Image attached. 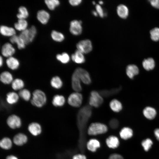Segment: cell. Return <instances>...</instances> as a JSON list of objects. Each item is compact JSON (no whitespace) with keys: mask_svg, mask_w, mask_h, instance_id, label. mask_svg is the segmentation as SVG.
I'll return each instance as SVG.
<instances>
[{"mask_svg":"<svg viewBox=\"0 0 159 159\" xmlns=\"http://www.w3.org/2000/svg\"><path fill=\"white\" fill-rule=\"evenodd\" d=\"M143 68L147 71L153 69L155 66V62L154 59L151 57L144 60L142 62Z\"/></svg>","mask_w":159,"mask_h":159,"instance_id":"30","label":"cell"},{"mask_svg":"<svg viewBox=\"0 0 159 159\" xmlns=\"http://www.w3.org/2000/svg\"><path fill=\"white\" fill-rule=\"evenodd\" d=\"M121 138L124 140H127L131 138L133 135L132 130L128 127H124L122 128L120 132Z\"/></svg>","mask_w":159,"mask_h":159,"instance_id":"31","label":"cell"},{"mask_svg":"<svg viewBox=\"0 0 159 159\" xmlns=\"http://www.w3.org/2000/svg\"><path fill=\"white\" fill-rule=\"evenodd\" d=\"M96 11L101 18H103L105 16V14L104 10L101 6L99 4H97L95 6Z\"/></svg>","mask_w":159,"mask_h":159,"instance_id":"43","label":"cell"},{"mask_svg":"<svg viewBox=\"0 0 159 159\" xmlns=\"http://www.w3.org/2000/svg\"><path fill=\"white\" fill-rule=\"evenodd\" d=\"M92 110L91 107L85 105L81 108L77 114V120L80 126L85 125L91 115Z\"/></svg>","mask_w":159,"mask_h":159,"instance_id":"2","label":"cell"},{"mask_svg":"<svg viewBox=\"0 0 159 159\" xmlns=\"http://www.w3.org/2000/svg\"><path fill=\"white\" fill-rule=\"evenodd\" d=\"M12 143L10 139L7 137L2 139L0 142V146L1 148L5 150H8L11 147Z\"/></svg>","mask_w":159,"mask_h":159,"instance_id":"39","label":"cell"},{"mask_svg":"<svg viewBox=\"0 0 159 159\" xmlns=\"http://www.w3.org/2000/svg\"><path fill=\"white\" fill-rule=\"evenodd\" d=\"M72 159H80L77 154L74 155L72 158Z\"/></svg>","mask_w":159,"mask_h":159,"instance_id":"53","label":"cell"},{"mask_svg":"<svg viewBox=\"0 0 159 159\" xmlns=\"http://www.w3.org/2000/svg\"><path fill=\"white\" fill-rule=\"evenodd\" d=\"M82 1V0H70L69 1V4L73 6H76L80 4Z\"/></svg>","mask_w":159,"mask_h":159,"instance_id":"45","label":"cell"},{"mask_svg":"<svg viewBox=\"0 0 159 159\" xmlns=\"http://www.w3.org/2000/svg\"><path fill=\"white\" fill-rule=\"evenodd\" d=\"M0 32L2 35L10 37L16 35L15 29L5 25H2L0 26Z\"/></svg>","mask_w":159,"mask_h":159,"instance_id":"13","label":"cell"},{"mask_svg":"<svg viewBox=\"0 0 159 159\" xmlns=\"http://www.w3.org/2000/svg\"><path fill=\"white\" fill-rule=\"evenodd\" d=\"M103 102V98L100 93L95 91L91 92L89 99V103L91 106L98 107L102 104Z\"/></svg>","mask_w":159,"mask_h":159,"instance_id":"7","label":"cell"},{"mask_svg":"<svg viewBox=\"0 0 159 159\" xmlns=\"http://www.w3.org/2000/svg\"><path fill=\"white\" fill-rule=\"evenodd\" d=\"M65 98L64 96L59 95H54L52 100V105L55 107L62 106L65 104Z\"/></svg>","mask_w":159,"mask_h":159,"instance_id":"21","label":"cell"},{"mask_svg":"<svg viewBox=\"0 0 159 159\" xmlns=\"http://www.w3.org/2000/svg\"><path fill=\"white\" fill-rule=\"evenodd\" d=\"M45 3L48 8L50 10H54L60 4L58 0H45Z\"/></svg>","mask_w":159,"mask_h":159,"instance_id":"40","label":"cell"},{"mask_svg":"<svg viewBox=\"0 0 159 159\" xmlns=\"http://www.w3.org/2000/svg\"><path fill=\"white\" fill-rule=\"evenodd\" d=\"M38 20L42 24H46L50 17L49 14L45 10L42 9L38 11L37 14Z\"/></svg>","mask_w":159,"mask_h":159,"instance_id":"12","label":"cell"},{"mask_svg":"<svg viewBox=\"0 0 159 159\" xmlns=\"http://www.w3.org/2000/svg\"><path fill=\"white\" fill-rule=\"evenodd\" d=\"M117 12L120 17L122 19H125L128 16V9L125 5L120 4L118 5L117 7Z\"/></svg>","mask_w":159,"mask_h":159,"instance_id":"23","label":"cell"},{"mask_svg":"<svg viewBox=\"0 0 159 159\" xmlns=\"http://www.w3.org/2000/svg\"><path fill=\"white\" fill-rule=\"evenodd\" d=\"M3 64V60L2 57L1 56L0 57V67L2 66Z\"/></svg>","mask_w":159,"mask_h":159,"instance_id":"51","label":"cell"},{"mask_svg":"<svg viewBox=\"0 0 159 159\" xmlns=\"http://www.w3.org/2000/svg\"><path fill=\"white\" fill-rule=\"evenodd\" d=\"M18 94L19 97L25 101L31 100V95L30 91L26 89H24L19 91Z\"/></svg>","mask_w":159,"mask_h":159,"instance_id":"37","label":"cell"},{"mask_svg":"<svg viewBox=\"0 0 159 159\" xmlns=\"http://www.w3.org/2000/svg\"><path fill=\"white\" fill-rule=\"evenodd\" d=\"M149 1L153 6L157 9H159V0H150Z\"/></svg>","mask_w":159,"mask_h":159,"instance_id":"46","label":"cell"},{"mask_svg":"<svg viewBox=\"0 0 159 159\" xmlns=\"http://www.w3.org/2000/svg\"><path fill=\"white\" fill-rule=\"evenodd\" d=\"M150 37L153 41H156L159 40V28L155 27L150 31Z\"/></svg>","mask_w":159,"mask_h":159,"instance_id":"41","label":"cell"},{"mask_svg":"<svg viewBox=\"0 0 159 159\" xmlns=\"http://www.w3.org/2000/svg\"><path fill=\"white\" fill-rule=\"evenodd\" d=\"M9 40L11 43L16 44L19 49H22L25 47L26 44L19 35H15L13 36L10 38Z\"/></svg>","mask_w":159,"mask_h":159,"instance_id":"19","label":"cell"},{"mask_svg":"<svg viewBox=\"0 0 159 159\" xmlns=\"http://www.w3.org/2000/svg\"><path fill=\"white\" fill-rule=\"evenodd\" d=\"M57 59L61 63L66 64L68 63L70 61V57L66 52H64L61 54H58L56 55Z\"/></svg>","mask_w":159,"mask_h":159,"instance_id":"38","label":"cell"},{"mask_svg":"<svg viewBox=\"0 0 159 159\" xmlns=\"http://www.w3.org/2000/svg\"><path fill=\"white\" fill-rule=\"evenodd\" d=\"M6 159H18L15 156L13 155H10L7 156Z\"/></svg>","mask_w":159,"mask_h":159,"instance_id":"49","label":"cell"},{"mask_svg":"<svg viewBox=\"0 0 159 159\" xmlns=\"http://www.w3.org/2000/svg\"><path fill=\"white\" fill-rule=\"evenodd\" d=\"M153 143L151 139L147 138L143 140L141 144L144 150L147 151L151 148Z\"/></svg>","mask_w":159,"mask_h":159,"instance_id":"42","label":"cell"},{"mask_svg":"<svg viewBox=\"0 0 159 159\" xmlns=\"http://www.w3.org/2000/svg\"><path fill=\"white\" fill-rule=\"evenodd\" d=\"M1 52L3 56L8 58L12 56L15 52V49L11 43L6 42L2 46Z\"/></svg>","mask_w":159,"mask_h":159,"instance_id":"11","label":"cell"},{"mask_svg":"<svg viewBox=\"0 0 159 159\" xmlns=\"http://www.w3.org/2000/svg\"><path fill=\"white\" fill-rule=\"evenodd\" d=\"M82 96L79 92L72 93L69 96L68 99V103L74 107H78L81 106L82 101Z\"/></svg>","mask_w":159,"mask_h":159,"instance_id":"8","label":"cell"},{"mask_svg":"<svg viewBox=\"0 0 159 159\" xmlns=\"http://www.w3.org/2000/svg\"><path fill=\"white\" fill-rule=\"evenodd\" d=\"M19 97L18 94L14 92H9L6 94V100L8 104L12 105L17 102Z\"/></svg>","mask_w":159,"mask_h":159,"instance_id":"17","label":"cell"},{"mask_svg":"<svg viewBox=\"0 0 159 159\" xmlns=\"http://www.w3.org/2000/svg\"><path fill=\"white\" fill-rule=\"evenodd\" d=\"M72 76L79 79L84 83L89 85L91 83V80L89 73L81 68H77L74 71Z\"/></svg>","mask_w":159,"mask_h":159,"instance_id":"5","label":"cell"},{"mask_svg":"<svg viewBox=\"0 0 159 159\" xmlns=\"http://www.w3.org/2000/svg\"><path fill=\"white\" fill-rule=\"evenodd\" d=\"M27 141V138L25 134L19 133L14 137L13 141L16 145L21 146L25 143Z\"/></svg>","mask_w":159,"mask_h":159,"instance_id":"20","label":"cell"},{"mask_svg":"<svg viewBox=\"0 0 159 159\" xmlns=\"http://www.w3.org/2000/svg\"><path fill=\"white\" fill-rule=\"evenodd\" d=\"M82 22L80 20H74L70 23L69 30L73 35L78 36L80 35L82 31Z\"/></svg>","mask_w":159,"mask_h":159,"instance_id":"9","label":"cell"},{"mask_svg":"<svg viewBox=\"0 0 159 159\" xmlns=\"http://www.w3.org/2000/svg\"><path fill=\"white\" fill-rule=\"evenodd\" d=\"M143 113L144 116L149 120L153 119L155 117L156 114L155 109L150 107H146L144 109Z\"/></svg>","mask_w":159,"mask_h":159,"instance_id":"25","label":"cell"},{"mask_svg":"<svg viewBox=\"0 0 159 159\" xmlns=\"http://www.w3.org/2000/svg\"><path fill=\"white\" fill-rule=\"evenodd\" d=\"M121 90V88H116L110 90H103L100 92V93L102 96L108 97L118 93Z\"/></svg>","mask_w":159,"mask_h":159,"instance_id":"36","label":"cell"},{"mask_svg":"<svg viewBox=\"0 0 159 159\" xmlns=\"http://www.w3.org/2000/svg\"><path fill=\"white\" fill-rule=\"evenodd\" d=\"M92 13L93 15L95 16H97L98 15V14L96 11H92Z\"/></svg>","mask_w":159,"mask_h":159,"instance_id":"52","label":"cell"},{"mask_svg":"<svg viewBox=\"0 0 159 159\" xmlns=\"http://www.w3.org/2000/svg\"><path fill=\"white\" fill-rule=\"evenodd\" d=\"M107 145L110 148H115L119 144V141L118 138L114 136H110L107 138L106 140Z\"/></svg>","mask_w":159,"mask_h":159,"instance_id":"24","label":"cell"},{"mask_svg":"<svg viewBox=\"0 0 159 159\" xmlns=\"http://www.w3.org/2000/svg\"><path fill=\"white\" fill-rule=\"evenodd\" d=\"M107 130V127L105 125L99 122H95L90 125L87 132L89 135H95L104 133Z\"/></svg>","mask_w":159,"mask_h":159,"instance_id":"3","label":"cell"},{"mask_svg":"<svg viewBox=\"0 0 159 159\" xmlns=\"http://www.w3.org/2000/svg\"><path fill=\"white\" fill-rule=\"evenodd\" d=\"M50 85L54 88L59 89L61 88L63 85V82L61 78L58 76L53 77L50 81Z\"/></svg>","mask_w":159,"mask_h":159,"instance_id":"28","label":"cell"},{"mask_svg":"<svg viewBox=\"0 0 159 159\" xmlns=\"http://www.w3.org/2000/svg\"><path fill=\"white\" fill-rule=\"evenodd\" d=\"M47 101V96L44 92L40 89L34 91L30 100L31 103L33 106L41 108L46 104Z\"/></svg>","mask_w":159,"mask_h":159,"instance_id":"1","label":"cell"},{"mask_svg":"<svg viewBox=\"0 0 159 159\" xmlns=\"http://www.w3.org/2000/svg\"><path fill=\"white\" fill-rule=\"evenodd\" d=\"M139 70L137 66L131 64L128 65L126 69V73L127 76L130 78L132 79L133 77L139 73Z\"/></svg>","mask_w":159,"mask_h":159,"instance_id":"22","label":"cell"},{"mask_svg":"<svg viewBox=\"0 0 159 159\" xmlns=\"http://www.w3.org/2000/svg\"><path fill=\"white\" fill-rule=\"evenodd\" d=\"M37 32L35 26L32 25L29 29H27L21 32L19 36L26 45L32 42Z\"/></svg>","mask_w":159,"mask_h":159,"instance_id":"4","label":"cell"},{"mask_svg":"<svg viewBox=\"0 0 159 159\" xmlns=\"http://www.w3.org/2000/svg\"><path fill=\"white\" fill-rule=\"evenodd\" d=\"M72 86L73 90L76 92H79L82 90L80 80L73 76L72 77Z\"/></svg>","mask_w":159,"mask_h":159,"instance_id":"35","label":"cell"},{"mask_svg":"<svg viewBox=\"0 0 159 159\" xmlns=\"http://www.w3.org/2000/svg\"><path fill=\"white\" fill-rule=\"evenodd\" d=\"M6 122L9 126L13 129L19 128L21 125L20 118L15 114L9 116L7 119Z\"/></svg>","mask_w":159,"mask_h":159,"instance_id":"10","label":"cell"},{"mask_svg":"<svg viewBox=\"0 0 159 159\" xmlns=\"http://www.w3.org/2000/svg\"><path fill=\"white\" fill-rule=\"evenodd\" d=\"M99 4L100 5H102L103 4V2L102 1H100L99 2Z\"/></svg>","mask_w":159,"mask_h":159,"instance_id":"54","label":"cell"},{"mask_svg":"<svg viewBox=\"0 0 159 159\" xmlns=\"http://www.w3.org/2000/svg\"><path fill=\"white\" fill-rule=\"evenodd\" d=\"M87 146L88 150L92 152H95L100 147V143L97 140L92 139L88 142Z\"/></svg>","mask_w":159,"mask_h":159,"instance_id":"29","label":"cell"},{"mask_svg":"<svg viewBox=\"0 0 159 159\" xmlns=\"http://www.w3.org/2000/svg\"><path fill=\"white\" fill-rule=\"evenodd\" d=\"M77 50L84 54H87L92 49V45L91 41L88 39L82 40L76 44Z\"/></svg>","mask_w":159,"mask_h":159,"instance_id":"6","label":"cell"},{"mask_svg":"<svg viewBox=\"0 0 159 159\" xmlns=\"http://www.w3.org/2000/svg\"><path fill=\"white\" fill-rule=\"evenodd\" d=\"M51 36L54 41L57 42L63 41L65 38L64 35L62 33L55 30L52 31Z\"/></svg>","mask_w":159,"mask_h":159,"instance_id":"34","label":"cell"},{"mask_svg":"<svg viewBox=\"0 0 159 159\" xmlns=\"http://www.w3.org/2000/svg\"><path fill=\"white\" fill-rule=\"evenodd\" d=\"M84 54L78 50H77L74 53L71 55V59L76 63L82 64L85 61V58Z\"/></svg>","mask_w":159,"mask_h":159,"instance_id":"18","label":"cell"},{"mask_svg":"<svg viewBox=\"0 0 159 159\" xmlns=\"http://www.w3.org/2000/svg\"><path fill=\"white\" fill-rule=\"evenodd\" d=\"M0 80L4 84L9 85L11 83L14 79L12 75L10 72L4 71L0 74Z\"/></svg>","mask_w":159,"mask_h":159,"instance_id":"14","label":"cell"},{"mask_svg":"<svg viewBox=\"0 0 159 159\" xmlns=\"http://www.w3.org/2000/svg\"><path fill=\"white\" fill-rule=\"evenodd\" d=\"M24 85V81L21 79L19 78L14 80L11 83L12 88L15 91H19L23 89Z\"/></svg>","mask_w":159,"mask_h":159,"instance_id":"27","label":"cell"},{"mask_svg":"<svg viewBox=\"0 0 159 159\" xmlns=\"http://www.w3.org/2000/svg\"><path fill=\"white\" fill-rule=\"evenodd\" d=\"M18 13L16 17L18 19H25L29 16L28 11L26 8L23 6H20L18 10Z\"/></svg>","mask_w":159,"mask_h":159,"instance_id":"33","label":"cell"},{"mask_svg":"<svg viewBox=\"0 0 159 159\" xmlns=\"http://www.w3.org/2000/svg\"><path fill=\"white\" fill-rule=\"evenodd\" d=\"M154 133L156 138L159 140V128L155 129Z\"/></svg>","mask_w":159,"mask_h":159,"instance_id":"48","label":"cell"},{"mask_svg":"<svg viewBox=\"0 0 159 159\" xmlns=\"http://www.w3.org/2000/svg\"><path fill=\"white\" fill-rule=\"evenodd\" d=\"M6 64L8 68L12 70L17 69L20 65V63L18 60L13 56L6 59Z\"/></svg>","mask_w":159,"mask_h":159,"instance_id":"16","label":"cell"},{"mask_svg":"<svg viewBox=\"0 0 159 159\" xmlns=\"http://www.w3.org/2000/svg\"><path fill=\"white\" fill-rule=\"evenodd\" d=\"M109 105L111 109L115 112H120L122 109V104L116 99H113L110 101Z\"/></svg>","mask_w":159,"mask_h":159,"instance_id":"32","label":"cell"},{"mask_svg":"<svg viewBox=\"0 0 159 159\" xmlns=\"http://www.w3.org/2000/svg\"><path fill=\"white\" fill-rule=\"evenodd\" d=\"M108 159H123V158L121 155L115 153L111 155Z\"/></svg>","mask_w":159,"mask_h":159,"instance_id":"47","label":"cell"},{"mask_svg":"<svg viewBox=\"0 0 159 159\" xmlns=\"http://www.w3.org/2000/svg\"><path fill=\"white\" fill-rule=\"evenodd\" d=\"M80 159H87L86 156L83 154H77Z\"/></svg>","mask_w":159,"mask_h":159,"instance_id":"50","label":"cell"},{"mask_svg":"<svg viewBox=\"0 0 159 159\" xmlns=\"http://www.w3.org/2000/svg\"><path fill=\"white\" fill-rule=\"evenodd\" d=\"M109 125L110 127L112 128L116 129L118 126V121L117 120L115 119H112L109 122Z\"/></svg>","mask_w":159,"mask_h":159,"instance_id":"44","label":"cell"},{"mask_svg":"<svg viewBox=\"0 0 159 159\" xmlns=\"http://www.w3.org/2000/svg\"><path fill=\"white\" fill-rule=\"evenodd\" d=\"M28 130L32 134L35 136L40 134L42 131L41 125L36 122L30 123L28 126Z\"/></svg>","mask_w":159,"mask_h":159,"instance_id":"15","label":"cell"},{"mask_svg":"<svg viewBox=\"0 0 159 159\" xmlns=\"http://www.w3.org/2000/svg\"><path fill=\"white\" fill-rule=\"evenodd\" d=\"M28 23L25 19H18L17 22L14 24L15 29L18 31L22 32L26 29Z\"/></svg>","mask_w":159,"mask_h":159,"instance_id":"26","label":"cell"},{"mask_svg":"<svg viewBox=\"0 0 159 159\" xmlns=\"http://www.w3.org/2000/svg\"><path fill=\"white\" fill-rule=\"evenodd\" d=\"M92 2V4H93V5H95V3L94 1H93Z\"/></svg>","mask_w":159,"mask_h":159,"instance_id":"55","label":"cell"}]
</instances>
